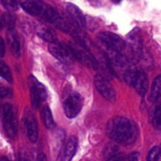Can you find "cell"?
Wrapping results in <instances>:
<instances>
[{"instance_id":"obj_7","label":"cell","mask_w":161,"mask_h":161,"mask_svg":"<svg viewBox=\"0 0 161 161\" xmlns=\"http://www.w3.org/2000/svg\"><path fill=\"white\" fill-rule=\"evenodd\" d=\"M68 47H69L73 58H76L77 60L80 61L84 64L94 68V69H97V61L94 58V57L90 53V50L87 47H83L82 49L79 48L78 46H76L74 43H72V42L69 43Z\"/></svg>"},{"instance_id":"obj_29","label":"cell","mask_w":161,"mask_h":161,"mask_svg":"<svg viewBox=\"0 0 161 161\" xmlns=\"http://www.w3.org/2000/svg\"><path fill=\"white\" fill-rule=\"evenodd\" d=\"M88 2L91 3V5H98V3H100V0H87Z\"/></svg>"},{"instance_id":"obj_8","label":"cell","mask_w":161,"mask_h":161,"mask_svg":"<svg viewBox=\"0 0 161 161\" xmlns=\"http://www.w3.org/2000/svg\"><path fill=\"white\" fill-rule=\"evenodd\" d=\"M94 85L101 94L109 102H115L116 93L113 85L105 77L101 75H96L94 77Z\"/></svg>"},{"instance_id":"obj_14","label":"cell","mask_w":161,"mask_h":161,"mask_svg":"<svg viewBox=\"0 0 161 161\" xmlns=\"http://www.w3.org/2000/svg\"><path fill=\"white\" fill-rule=\"evenodd\" d=\"M129 42L133 49L135 53L141 56V53L142 51V42L141 31L138 28H135L130 31L127 36Z\"/></svg>"},{"instance_id":"obj_10","label":"cell","mask_w":161,"mask_h":161,"mask_svg":"<svg viewBox=\"0 0 161 161\" xmlns=\"http://www.w3.org/2000/svg\"><path fill=\"white\" fill-rule=\"evenodd\" d=\"M24 123L25 124L27 135L30 141L33 143L36 142L39 135V129H38L37 120L34 115L30 112H27L24 118Z\"/></svg>"},{"instance_id":"obj_22","label":"cell","mask_w":161,"mask_h":161,"mask_svg":"<svg viewBox=\"0 0 161 161\" xmlns=\"http://www.w3.org/2000/svg\"><path fill=\"white\" fill-rule=\"evenodd\" d=\"M2 24L7 28V30H14L16 25V17L10 13H6L2 17Z\"/></svg>"},{"instance_id":"obj_31","label":"cell","mask_w":161,"mask_h":161,"mask_svg":"<svg viewBox=\"0 0 161 161\" xmlns=\"http://www.w3.org/2000/svg\"><path fill=\"white\" fill-rule=\"evenodd\" d=\"M121 1H122V0H112V2L114 3H119Z\"/></svg>"},{"instance_id":"obj_2","label":"cell","mask_w":161,"mask_h":161,"mask_svg":"<svg viewBox=\"0 0 161 161\" xmlns=\"http://www.w3.org/2000/svg\"><path fill=\"white\" fill-rule=\"evenodd\" d=\"M124 80L129 86L135 88L141 97L147 93L149 80L146 73L139 69H130L124 74Z\"/></svg>"},{"instance_id":"obj_30","label":"cell","mask_w":161,"mask_h":161,"mask_svg":"<svg viewBox=\"0 0 161 161\" xmlns=\"http://www.w3.org/2000/svg\"><path fill=\"white\" fill-rule=\"evenodd\" d=\"M37 160H47V158H46V157L43 155V154H39V157H38V158H37Z\"/></svg>"},{"instance_id":"obj_13","label":"cell","mask_w":161,"mask_h":161,"mask_svg":"<svg viewBox=\"0 0 161 161\" xmlns=\"http://www.w3.org/2000/svg\"><path fill=\"white\" fill-rule=\"evenodd\" d=\"M66 10L68 14L71 17V18L73 20V21L78 25L80 28H85L86 27V21L85 19L84 15L80 10V8L75 4L72 3H68L66 5Z\"/></svg>"},{"instance_id":"obj_12","label":"cell","mask_w":161,"mask_h":161,"mask_svg":"<svg viewBox=\"0 0 161 161\" xmlns=\"http://www.w3.org/2000/svg\"><path fill=\"white\" fill-rule=\"evenodd\" d=\"M78 147V140L75 136H70L67 140L65 146L63 148L61 157H60L61 160L69 161L72 160L76 153Z\"/></svg>"},{"instance_id":"obj_9","label":"cell","mask_w":161,"mask_h":161,"mask_svg":"<svg viewBox=\"0 0 161 161\" xmlns=\"http://www.w3.org/2000/svg\"><path fill=\"white\" fill-rule=\"evenodd\" d=\"M48 48L50 53L61 62L64 64H69L72 62V60L74 58L73 56L69 47L64 44L60 43L58 41V42L49 43Z\"/></svg>"},{"instance_id":"obj_11","label":"cell","mask_w":161,"mask_h":161,"mask_svg":"<svg viewBox=\"0 0 161 161\" xmlns=\"http://www.w3.org/2000/svg\"><path fill=\"white\" fill-rule=\"evenodd\" d=\"M20 6L32 16L42 15L46 6L41 0H18Z\"/></svg>"},{"instance_id":"obj_16","label":"cell","mask_w":161,"mask_h":161,"mask_svg":"<svg viewBox=\"0 0 161 161\" xmlns=\"http://www.w3.org/2000/svg\"><path fill=\"white\" fill-rule=\"evenodd\" d=\"M7 41L12 53H14V56L18 57L20 53V42H19L18 39H17V36L14 32V30H8Z\"/></svg>"},{"instance_id":"obj_32","label":"cell","mask_w":161,"mask_h":161,"mask_svg":"<svg viewBox=\"0 0 161 161\" xmlns=\"http://www.w3.org/2000/svg\"><path fill=\"white\" fill-rule=\"evenodd\" d=\"M0 160H7V159H6V158H5V157H2V158H0Z\"/></svg>"},{"instance_id":"obj_17","label":"cell","mask_w":161,"mask_h":161,"mask_svg":"<svg viewBox=\"0 0 161 161\" xmlns=\"http://www.w3.org/2000/svg\"><path fill=\"white\" fill-rule=\"evenodd\" d=\"M161 93V77L158 75L156 77L153 83L152 89H151L150 95H149V101L153 103L160 101Z\"/></svg>"},{"instance_id":"obj_27","label":"cell","mask_w":161,"mask_h":161,"mask_svg":"<svg viewBox=\"0 0 161 161\" xmlns=\"http://www.w3.org/2000/svg\"><path fill=\"white\" fill-rule=\"evenodd\" d=\"M5 51H6V49H5L4 41H3V38L0 37V58L4 56Z\"/></svg>"},{"instance_id":"obj_26","label":"cell","mask_w":161,"mask_h":161,"mask_svg":"<svg viewBox=\"0 0 161 161\" xmlns=\"http://www.w3.org/2000/svg\"><path fill=\"white\" fill-rule=\"evenodd\" d=\"M11 95H12L11 88L0 82V98H5V97H9Z\"/></svg>"},{"instance_id":"obj_19","label":"cell","mask_w":161,"mask_h":161,"mask_svg":"<svg viewBox=\"0 0 161 161\" xmlns=\"http://www.w3.org/2000/svg\"><path fill=\"white\" fill-rule=\"evenodd\" d=\"M156 104L153 107L152 110L150 113V117H151V122H152L153 125L155 128L157 130H160L161 128V124H160V116H161V110H160V101L155 102Z\"/></svg>"},{"instance_id":"obj_23","label":"cell","mask_w":161,"mask_h":161,"mask_svg":"<svg viewBox=\"0 0 161 161\" xmlns=\"http://www.w3.org/2000/svg\"><path fill=\"white\" fill-rule=\"evenodd\" d=\"M0 76L6 80L8 83H13V76L7 64L0 61Z\"/></svg>"},{"instance_id":"obj_28","label":"cell","mask_w":161,"mask_h":161,"mask_svg":"<svg viewBox=\"0 0 161 161\" xmlns=\"http://www.w3.org/2000/svg\"><path fill=\"white\" fill-rule=\"evenodd\" d=\"M138 157H139V155H138V153H130L128 156V158L127 159L130 160H138Z\"/></svg>"},{"instance_id":"obj_20","label":"cell","mask_w":161,"mask_h":161,"mask_svg":"<svg viewBox=\"0 0 161 161\" xmlns=\"http://www.w3.org/2000/svg\"><path fill=\"white\" fill-rule=\"evenodd\" d=\"M37 33L39 37L42 38L43 40L49 42V43L58 42V38H57L56 35L51 30L46 28V27L42 26L41 28H38Z\"/></svg>"},{"instance_id":"obj_15","label":"cell","mask_w":161,"mask_h":161,"mask_svg":"<svg viewBox=\"0 0 161 161\" xmlns=\"http://www.w3.org/2000/svg\"><path fill=\"white\" fill-rule=\"evenodd\" d=\"M104 157L108 160H120L124 159L119 153V148L115 144H108L104 149Z\"/></svg>"},{"instance_id":"obj_1","label":"cell","mask_w":161,"mask_h":161,"mask_svg":"<svg viewBox=\"0 0 161 161\" xmlns=\"http://www.w3.org/2000/svg\"><path fill=\"white\" fill-rule=\"evenodd\" d=\"M106 134L115 142L129 146L137 140L138 130L131 119L124 116H115L107 123Z\"/></svg>"},{"instance_id":"obj_5","label":"cell","mask_w":161,"mask_h":161,"mask_svg":"<svg viewBox=\"0 0 161 161\" xmlns=\"http://www.w3.org/2000/svg\"><path fill=\"white\" fill-rule=\"evenodd\" d=\"M97 39L105 47L116 53L122 52L126 48L125 41L113 32L102 31L97 35Z\"/></svg>"},{"instance_id":"obj_3","label":"cell","mask_w":161,"mask_h":161,"mask_svg":"<svg viewBox=\"0 0 161 161\" xmlns=\"http://www.w3.org/2000/svg\"><path fill=\"white\" fill-rule=\"evenodd\" d=\"M0 115L3 128L6 135L11 138H15L17 133V119L16 108L10 104H5L0 108Z\"/></svg>"},{"instance_id":"obj_6","label":"cell","mask_w":161,"mask_h":161,"mask_svg":"<svg viewBox=\"0 0 161 161\" xmlns=\"http://www.w3.org/2000/svg\"><path fill=\"white\" fill-rule=\"evenodd\" d=\"M83 101L81 96L76 92L71 93L64 102V111L66 116L69 119L75 118L82 109Z\"/></svg>"},{"instance_id":"obj_21","label":"cell","mask_w":161,"mask_h":161,"mask_svg":"<svg viewBox=\"0 0 161 161\" xmlns=\"http://www.w3.org/2000/svg\"><path fill=\"white\" fill-rule=\"evenodd\" d=\"M42 15V17H43L47 21L50 22V23L52 24H54V25L61 17V16L59 15V14L58 13V11L51 7H46V9H44Z\"/></svg>"},{"instance_id":"obj_25","label":"cell","mask_w":161,"mask_h":161,"mask_svg":"<svg viewBox=\"0 0 161 161\" xmlns=\"http://www.w3.org/2000/svg\"><path fill=\"white\" fill-rule=\"evenodd\" d=\"M160 160V149L159 146H155L149 151L147 157L149 161H158Z\"/></svg>"},{"instance_id":"obj_18","label":"cell","mask_w":161,"mask_h":161,"mask_svg":"<svg viewBox=\"0 0 161 161\" xmlns=\"http://www.w3.org/2000/svg\"><path fill=\"white\" fill-rule=\"evenodd\" d=\"M41 117H42V122L47 129L53 130L55 127V122L53 120V114L51 110L48 106H45L42 108L41 111Z\"/></svg>"},{"instance_id":"obj_24","label":"cell","mask_w":161,"mask_h":161,"mask_svg":"<svg viewBox=\"0 0 161 161\" xmlns=\"http://www.w3.org/2000/svg\"><path fill=\"white\" fill-rule=\"evenodd\" d=\"M1 2L8 12H14L18 9V4L16 0H1Z\"/></svg>"},{"instance_id":"obj_4","label":"cell","mask_w":161,"mask_h":161,"mask_svg":"<svg viewBox=\"0 0 161 161\" xmlns=\"http://www.w3.org/2000/svg\"><path fill=\"white\" fill-rule=\"evenodd\" d=\"M28 87L30 90L31 102L34 108H37L42 102L47 99V89L42 83L33 75H30L28 80Z\"/></svg>"}]
</instances>
